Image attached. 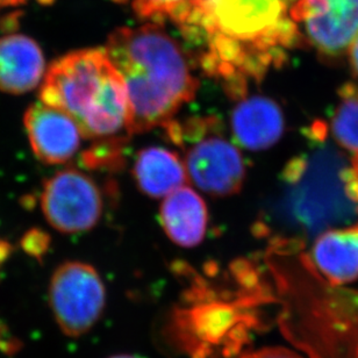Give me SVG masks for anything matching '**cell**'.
Here are the masks:
<instances>
[{
  "instance_id": "obj_21",
  "label": "cell",
  "mask_w": 358,
  "mask_h": 358,
  "mask_svg": "<svg viewBox=\"0 0 358 358\" xmlns=\"http://www.w3.org/2000/svg\"><path fill=\"white\" fill-rule=\"evenodd\" d=\"M241 358H303L289 349L275 347V348H263L256 352H248Z\"/></svg>"
},
{
  "instance_id": "obj_25",
  "label": "cell",
  "mask_w": 358,
  "mask_h": 358,
  "mask_svg": "<svg viewBox=\"0 0 358 358\" xmlns=\"http://www.w3.org/2000/svg\"><path fill=\"white\" fill-rule=\"evenodd\" d=\"M352 171H354V175H355L356 180H357L358 182V154H356V155L354 156V159H352Z\"/></svg>"
},
{
  "instance_id": "obj_15",
  "label": "cell",
  "mask_w": 358,
  "mask_h": 358,
  "mask_svg": "<svg viewBox=\"0 0 358 358\" xmlns=\"http://www.w3.org/2000/svg\"><path fill=\"white\" fill-rule=\"evenodd\" d=\"M133 176L138 189L152 198H166L189 180L182 157L157 145L138 152Z\"/></svg>"
},
{
  "instance_id": "obj_8",
  "label": "cell",
  "mask_w": 358,
  "mask_h": 358,
  "mask_svg": "<svg viewBox=\"0 0 358 358\" xmlns=\"http://www.w3.org/2000/svg\"><path fill=\"white\" fill-rule=\"evenodd\" d=\"M300 41L324 59L345 55L358 35V0H289Z\"/></svg>"
},
{
  "instance_id": "obj_16",
  "label": "cell",
  "mask_w": 358,
  "mask_h": 358,
  "mask_svg": "<svg viewBox=\"0 0 358 358\" xmlns=\"http://www.w3.org/2000/svg\"><path fill=\"white\" fill-rule=\"evenodd\" d=\"M338 101L331 115L328 131L342 148L358 154V83L348 82L338 91Z\"/></svg>"
},
{
  "instance_id": "obj_1",
  "label": "cell",
  "mask_w": 358,
  "mask_h": 358,
  "mask_svg": "<svg viewBox=\"0 0 358 358\" xmlns=\"http://www.w3.org/2000/svg\"><path fill=\"white\" fill-rule=\"evenodd\" d=\"M176 26L199 48L201 69L235 100L300 43L289 0H196Z\"/></svg>"
},
{
  "instance_id": "obj_2",
  "label": "cell",
  "mask_w": 358,
  "mask_h": 358,
  "mask_svg": "<svg viewBox=\"0 0 358 358\" xmlns=\"http://www.w3.org/2000/svg\"><path fill=\"white\" fill-rule=\"evenodd\" d=\"M105 52L127 87L131 135L166 127L194 99L198 80L185 52L162 24L119 28L108 36Z\"/></svg>"
},
{
  "instance_id": "obj_20",
  "label": "cell",
  "mask_w": 358,
  "mask_h": 358,
  "mask_svg": "<svg viewBox=\"0 0 358 358\" xmlns=\"http://www.w3.org/2000/svg\"><path fill=\"white\" fill-rule=\"evenodd\" d=\"M20 245L26 254L42 261L43 256L48 252L50 236L42 229L31 228L22 236Z\"/></svg>"
},
{
  "instance_id": "obj_23",
  "label": "cell",
  "mask_w": 358,
  "mask_h": 358,
  "mask_svg": "<svg viewBox=\"0 0 358 358\" xmlns=\"http://www.w3.org/2000/svg\"><path fill=\"white\" fill-rule=\"evenodd\" d=\"M12 250L13 249H12L10 243L5 240H0V264H3L10 257Z\"/></svg>"
},
{
  "instance_id": "obj_13",
  "label": "cell",
  "mask_w": 358,
  "mask_h": 358,
  "mask_svg": "<svg viewBox=\"0 0 358 358\" xmlns=\"http://www.w3.org/2000/svg\"><path fill=\"white\" fill-rule=\"evenodd\" d=\"M45 56L38 42L22 34L0 38V91L22 94L45 76Z\"/></svg>"
},
{
  "instance_id": "obj_7",
  "label": "cell",
  "mask_w": 358,
  "mask_h": 358,
  "mask_svg": "<svg viewBox=\"0 0 358 358\" xmlns=\"http://www.w3.org/2000/svg\"><path fill=\"white\" fill-rule=\"evenodd\" d=\"M105 303V286L92 266L66 262L56 268L49 285V305L64 334H87L101 317Z\"/></svg>"
},
{
  "instance_id": "obj_5",
  "label": "cell",
  "mask_w": 358,
  "mask_h": 358,
  "mask_svg": "<svg viewBox=\"0 0 358 358\" xmlns=\"http://www.w3.org/2000/svg\"><path fill=\"white\" fill-rule=\"evenodd\" d=\"M313 273L310 285L287 299L284 334L310 358H358V291Z\"/></svg>"
},
{
  "instance_id": "obj_26",
  "label": "cell",
  "mask_w": 358,
  "mask_h": 358,
  "mask_svg": "<svg viewBox=\"0 0 358 358\" xmlns=\"http://www.w3.org/2000/svg\"><path fill=\"white\" fill-rule=\"evenodd\" d=\"M110 358H136L134 357V356H129V355H117V356H112V357Z\"/></svg>"
},
{
  "instance_id": "obj_11",
  "label": "cell",
  "mask_w": 358,
  "mask_h": 358,
  "mask_svg": "<svg viewBox=\"0 0 358 358\" xmlns=\"http://www.w3.org/2000/svg\"><path fill=\"white\" fill-rule=\"evenodd\" d=\"M231 126L238 145L252 152H261L280 140L285 120L282 108L271 98L245 96L231 112Z\"/></svg>"
},
{
  "instance_id": "obj_24",
  "label": "cell",
  "mask_w": 358,
  "mask_h": 358,
  "mask_svg": "<svg viewBox=\"0 0 358 358\" xmlns=\"http://www.w3.org/2000/svg\"><path fill=\"white\" fill-rule=\"evenodd\" d=\"M26 3V0H0V8L1 7L17 6Z\"/></svg>"
},
{
  "instance_id": "obj_12",
  "label": "cell",
  "mask_w": 358,
  "mask_h": 358,
  "mask_svg": "<svg viewBox=\"0 0 358 358\" xmlns=\"http://www.w3.org/2000/svg\"><path fill=\"white\" fill-rule=\"evenodd\" d=\"M308 266L331 285L358 278V221L345 228H331L319 234L310 249Z\"/></svg>"
},
{
  "instance_id": "obj_4",
  "label": "cell",
  "mask_w": 358,
  "mask_h": 358,
  "mask_svg": "<svg viewBox=\"0 0 358 358\" xmlns=\"http://www.w3.org/2000/svg\"><path fill=\"white\" fill-rule=\"evenodd\" d=\"M322 122L310 127V152L293 159L282 178L287 184L286 212L303 235L321 234L358 217V182L342 152L327 142Z\"/></svg>"
},
{
  "instance_id": "obj_9",
  "label": "cell",
  "mask_w": 358,
  "mask_h": 358,
  "mask_svg": "<svg viewBox=\"0 0 358 358\" xmlns=\"http://www.w3.org/2000/svg\"><path fill=\"white\" fill-rule=\"evenodd\" d=\"M41 206L56 231L76 234L90 231L103 215V194L91 177L80 170L64 169L47 179Z\"/></svg>"
},
{
  "instance_id": "obj_17",
  "label": "cell",
  "mask_w": 358,
  "mask_h": 358,
  "mask_svg": "<svg viewBox=\"0 0 358 358\" xmlns=\"http://www.w3.org/2000/svg\"><path fill=\"white\" fill-rule=\"evenodd\" d=\"M131 7L143 20L163 24L171 21L177 24L182 20L196 0H113Z\"/></svg>"
},
{
  "instance_id": "obj_6",
  "label": "cell",
  "mask_w": 358,
  "mask_h": 358,
  "mask_svg": "<svg viewBox=\"0 0 358 358\" xmlns=\"http://www.w3.org/2000/svg\"><path fill=\"white\" fill-rule=\"evenodd\" d=\"M170 140L184 149L187 178L208 196H234L245 184V159L235 143L219 131L215 117H194L166 124Z\"/></svg>"
},
{
  "instance_id": "obj_18",
  "label": "cell",
  "mask_w": 358,
  "mask_h": 358,
  "mask_svg": "<svg viewBox=\"0 0 358 358\" xmlns=\"http://www.w3.org/2000/svg\"><path fill=\"white\" fill-rule=\"evenodd\" d=\"M192 317L194 333L203 341L217 342L236 322V312L228 305H212L196 310Z\"/></svg>"
},
{
  "instance_id": "obj_14",
  "label": "cell",
  "mask_w": 358,
  "mask_h": 358,
  "mask_svg": "<svg viewBox=\"0 0 358 358\" xmlns=\"http://www.w3.org/2000/svg\"><path fill=\"white\" fill-rule=\"evenodd\" d=\"M159 220L168 238L180 247L200 245L206 235L208 210L203 198L189 186H182L163 200Z\"/></svg>"
},
{
  "instance_id": "obj_10",
  "label": "cell",
  "mask_w": 358,
  "mask_h": 358,
  "mask_svg": "<svg viewBox=\"0 0 358 358\" xmlns=\"http://www.w3.org/2000/svg\"><path fill=\"white\" fill-rule=\"evenodd\" d=\"M24 124L35 156L45 164H62L73 159L80 147L82 133L62 110L41 101L24 112Z\"/></svg>"
},
{
  "instance_id": "obj_19",
  "label": "cell",
  "mask_w": 358,
  "mask_h": 358,
  "mask_svg": "<svg viewBox=\"0 0 358 358\" xmlns=\"http://www.w3.org/2000/svg\"><path fill=\"white\" fill-rule=\"evenodd\" d=\"M127 138H114L106 141H96L82 155L84 166L90 169H100L119 162L122 145Z\"/></svg>"
},
{
  "instance_id": "obj_22",
  "label": "cell",
  "mask_w": 358,
  "mask_h": 358,
  "mask_svg": "<svg viewBox=\"0 0 358 358\" xmlns=\"http://www.w3.org/2000/svg\"><path fill=\"white\" fill-rule=\"evenodd\" d=\"M349 63L352 66V73L358 78V35L352 42V47L349 49Z\"/></svg>"
},
{
  "instance_id": "obj_3",
  "label": "cell",
  "mask_w": 358,
  "mask_h": 358,
  "mask_svg": "<svg viewBox=\"0 0 358 358\" xmlns=\"http://www.w3.org/2000/svg\"><path fill=\"white\" fill-rule=\"evenodd\" d=\"M40 101L68 114L83 138L131 136L127 87L105 49H82L54 61L40 87Z\"/></svg>"
}]
</instances>
